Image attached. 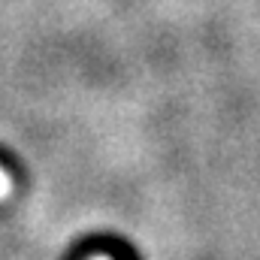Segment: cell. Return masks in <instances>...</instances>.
Wrapping results in <instances>:
<instances>
[{
	"instance_id": "cell-1",
	"label": "cell",
	"mask_w": 260,
	"mask_h": 260,
	"mask_svg": "<svg viewBox=\"0 0 260 260\" xmlns=\"http://www.w3.org/2000/svg\"><path fill=\"white\" fill-rule=\"evenodd\" d=\"M12 191H15V179L6 167H0V203H6L12 197Z\"/></svg>"
},
{
	"instance_id": "cell-2",
	"label": "cell",
	"mask_w": 260,
	"mask_h": 260,
	"mask_svg": "<svg viewBox=\"0 0 260 260\" xmlns=\"http://www.w3.org/2000/svg\"><path fill=\"white\" fill-rule=\"evenodd\" d=\"M88 260H112V257H109V254H91Z\"/></svg>"
}]
</instances>
